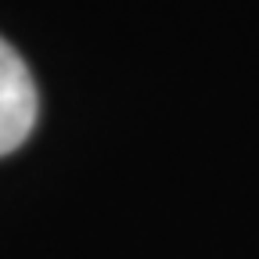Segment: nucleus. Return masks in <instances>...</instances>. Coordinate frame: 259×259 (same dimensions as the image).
<instances>
[{
	"instance_id": "f257e3e1",
	"label": "nucleus",
	"mask_w": 259,
	"mask_h": 259,
	"mask_svg": "<svg viewBox=\"0 0 259 259\" xmlns=\"http://www.w3.org/2000/svg\"><path fill=\"white\" fill-rule=\"evenodd\" d=\"M36 122V83L18 51L0 40V155L15 151Z\"/></svg>"
}]
</instances>
